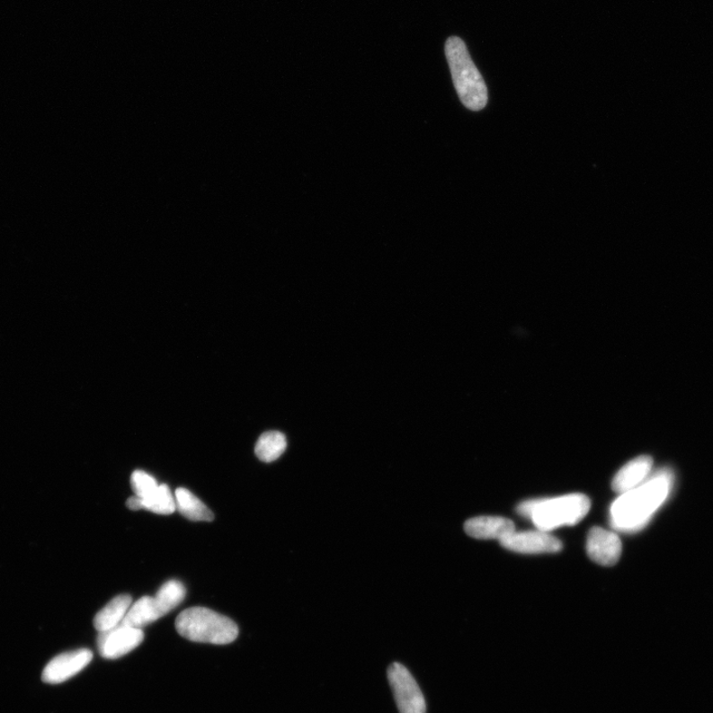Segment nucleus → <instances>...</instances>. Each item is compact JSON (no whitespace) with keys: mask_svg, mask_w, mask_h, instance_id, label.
<instances>
[{"mask_svg":"<svg viewBox=\"0 0 713 713\" xmlns=\"http://www.w3.org/2000/svg\"><path fill=\"white\" fill-rule=\"evenodd\" d=\"M445 53L455 89L462 103L473 111L484 110L488 101L486 85L462 39L456 36L449 38Z\"/></svg>","mask_w":713,"mask_h":713,"instance_id":"obj_1","label":"nucleus"},{"mask_svg":"<svg viewBox=\"0 0 713 713\" xmlns=\"http://www.w3.org/2000/svg\"><path fill=\"white\" fill-rule=\"evenodd\" d=\"M175 629L192 642L227 646L238 637L237 624L227 617L205 608H192L180 613Z\"/></svg>","mask_w":713,"mask_h":713,"instance_id":"obj_2","label":"nucleus"},{"mask_svg":"<svg viewBox=\"0 0 713 713\" xmlns=\"http://www.w3.org/2000/svg\"><path fill=\"white\" fill-rule=\"evenodd\" d=\"M668 484L667 477L662 475L646 486L624 494L612 505L613 525L620 530H632L641 525L665 498Z\"/></svg>","mask_w":713,"mask_h":713,"instance_id":"obj_3","label":"nucleus"},{"mask_svg":"<svg viewBox=\"0 0 713 713\" xmlns=\"http://www.w3.org/2000/svg\"><path fill=\"white\" fill-rule=\"evenodd\" d=\"M590 509L591 501L587 495L573 494L551 500H537L530 519L537 529L547 532L579 523Z\"/></svg>","mask_w":713,"mask_h":713,"instance_id":"obj_4","label":"nucleus"},{"mask_svg":"<svg viewBox=\"0 0 713 713\" xmlns=\"http://www.w3.org/2000/svg\"><path fill=\"white\" fill-rule=\"evenodd\" d=\"M388 679L400 713H426L423 693L402 664L394 663L388 667Z\"/></svg>","mask_w":713,"mask_h":713,"instance_id":"obj_5","label":"nucleus"},{"mask_svg":"<svg viewBox=\"0 0 713 713\" xmlns=\"http://www.w3.org/2000/svg\"><path fill=\"white\" fill-rule=\"evenodd\" d=\"M143 640L144 632L141 628L120 624L109 631L100 632L97 647L102 657L117 659L138 647Z\"/></svg>","mask_w":713,"mask_h":713,"instance_id":"obj_6","label":"nucleus"},{"mask_svg":"<svg viewBox=\"0 0 713 713\" xmlns=\"http://www.w3.org/2000/svg\"><path fill=\"white\" fill-rule=\"evenodd\" d=\"M94 654L89 649L67 652L48 664L42 673L44 682L61 683L82 672L92 662Z\"/></svg>","mask_w":713,"mask_h":713,"instance_id":"obj_7","label":"nucleus"},{"mask_svg":"<svg viewBox=\"0 0 713 713\" xmlns=\"http://www.w3.org/2000/svg\"><path fill=\"white\" fill-rule=\"evenodd\" d=\"M500 542L505 549L523 554L557 553L563 548L559 539L541 530L513 532Z\"/></svg>","mask_w":713,"mask_h":713,"instance_id":"obj_8","label":"nucleus"},{"mask_svg":"<svg viewBox=\"0 0 713 713\" xmlns=\"http://www.w3.org/2000/svg\"><path fill=\"white\" fill-rule=\"evenodd\" d=\"M587 552L594 563L612 566L620 559L622 544L614 532L593 527L588 534Z\"/></svg>","mask_w":713,"mask_h":713,"instance_id":"obj_9","label":"nucleus"},{"mask_svg":"<svg viewBox=\"0 0 713 713\" xmlns=\"http://www.w3.org/2000/svg\"><path fill=\"white\" fill-rule=\"evenodd\" d=\"M465 532L476 539H498L515 532L514 523L504 517L480 516L468 520L464 525Z\"/></svg>","mask_w":713,"mask_h":713,"instance_id":"obj_10","label":"nucleus"},{"mask_svg":"<svg viewBox=\"0 0 713 713\" xmlns=\"http://www.w3.org/2000/svg\"><path fill=\"white\" fill-rule=\"evenodd\" d=\"M652 467L653 459L650 456L643 455L633 459L615 475L611 485L612 490L621 495L634 490L641 482L646 480Z\"/></svg>","mask_w":713,"mask_h":713,"instance_id":"obj_11","label":"nucleus"},{"mask_svg":"<svg viewBox=\"0 0 713 713\" xmlns=\"http://www.w3.org/2000/svg\"><path fill=\"white\" fill-rule=\"evenodd\" d=\"M131 511L146 510L154 513L169 515L177 510L174 498L167 485H160L151 495L146 498L131 496L126 502Z\"/></svg>","mask_w":713,"mask_h":713,"instance_id":"obj_12","label":"nucleus"},{"mask_svg":"<svg viewBox=\"0 0 713 713\" xmlns=\"http://www.w3.org/2000/svg\"><path fill=\"white\" fill-rule=\"evenodd\" d=\"M132 605L129 594L117 595L95 615L94 624L99 632L109 631L121 623Z\"/></svg>","mask_w":713,"mask_h":713,"instance_id":"obj_13","label":"nucleus"},{"mask_svg":"<svg viewBox=\"0 0 713 713\" xmlns=\"http://www.w3.org/2000/svg\"><path fill=\"white\" fill-rule=\"evenodd\" d=\"M164 617L157 601L155 598L146 597L134 602L120 625L135 628H142L150 623L157 621Z\"/></svg>","mask_w":713,"mask_h":713,"instance_id":"obj_14","label":"nucleus"},{"mask_svg":"<svg viewBox=\"0 0 713 713\" xmlns=\"http://www.w3.org/2000/svg\"><path fill=\"white\" fill-rule=\"evenodd\" d=\"M174 496L177 510L188 520L192 521H212L214 520V514L209 507L187 488H177Z\"/></svg>","mask_w":713,"mask_h":713,"instance_id":"obj_15","label":"nucleus"},{"mask_svg":"<svg viewBox=\"0 0 713 713\" xmlns=\"http://www.w3.org/2000/svg\"><path fill=\"white\" fill-rule=\"evenodd\" d=\"M286 449V436L279 432H269L260 436L255 453L261 461L270 463L278 460Z\"/></svg>","mask_w":713,"mask_h":713,"instance_id":"obj_16","label":"nucleus"},{"mask_svg":"<svg viewBox=\"0 0 713 713\" xmlns=\"http://www.w3.org/2000/svg\"><path fill=\"white\" fill-rule=\"evenodd\" d=\"M185 594H187V590L183 584L177 580H171L162 585L155 599L165 615L179 607L184 600Z\"/></svg>","mask_w":713,"mask_h":713,"instance_id":"obj_17","label":"nucleus"},{"mask_svg":"<svg viewBox=\"0 0 713 713\" xmlns=\"http://www.w3.org/2000/svg\"><path fill=\"white\" fill-rule=\"evenodd\" d=\"M131 486L136 496L146 498L157 490L159 485L151 475L135 471L131 476Z\"/></svg>","mask_w":713,"mask_h":713,"instance_id":"obj_18","label":"nucleus"}]
</instances>
